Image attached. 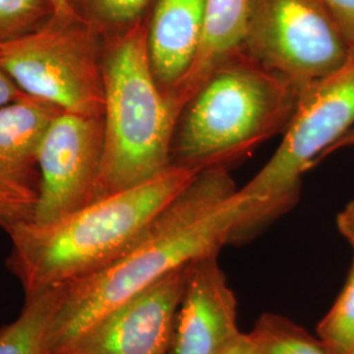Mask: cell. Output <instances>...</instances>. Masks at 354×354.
Wrapping results in <instances>:
<instances>
[{
	"label": "cell",
	"mask_w": 354,
	"mask_h": 354,
	"mask_svg": "<svg viewBox=\"0 0 354 354\" xmlns=\"http://www.w3.org/2000/svg\"><path fill=\"white\" fill-rule=\"evenodd\" d=\"M256 207L230 169L198 174L121 257L64 285L49 330L51 354L67 352L99 317L153 282L203 254L221 252Z\"/></svg>",
	"instance_id": "cell-1"
},
{
	"label": "cell",
	"mask_w": 354,
	"mask_h": 354,
	"mask_svg": "<svg viewBox=\"0 0 354 354\" xmlns=\"http://www.w3.org/2000/svg\"><path fill=\"white\" fill-rule=\"evenodd\" d=\"M198 174L169 165L140 185L115 192L64 218L11 231L8 266L26 297L102 270L130 250Z\"/></svg>",
	"instance_id": "cell-2"
},
{
	"label": "cell",
	"mask_w": 354,
	"mask_h": 354,
	"mask_svg": "<svg viewBox=\"0 0 354 354\" xmlns=\"http://www.w3.org/2000/svg\"><path fill=\"white\" fill-rule=\"evenodd\" d=\"M299 92L243 49L215 66L176 121L169 165L196 174L226 168L283 133Z\"/></svg>",
	"instance_id": "cell-3"
},
{
	"label": "cell",
	"mask_w": 354,
	"mask_h": 354,
	"mask_svg": "<svg viewBox=\"0 0 354 354\" xmlns=\"http://www.w3.org/2000/svg\"><path fill=\"white\" fill-rule=\"evenodd\" d=\"M104 152L99 198L149 181L169 167L177 114L149 59L146 17L104 37Z\"/></svg>",
	"instance_id": "cell-4"
},
{
	"label": "cell",
	"mask_w": 354,
	"mask_h": 354,
	"mask_svg": "<svg viewBox=\"0 0 354 354\" xmlns=\"http://www.w3.org/2000/svg\"><path fill=\"white\" fill-rule=\"evenodd\" d=\"M354 127V46L346 59L299 95L295 112L276 152L241 192L257 207L241 230V241L286 213L297 203L302 176L326 159Z\"/></svg>",
	"instance_id": "cell-5"
},
{
	"label": "cell",
	"mask_w": 354,
	"mask_h": 354,
	"mask_svg": "<svg viewBox=\"0 0 354 354\" xmlns=\"http://www.w3.org/2000/svg\"><path fill=\"white\" fill-rule=\"evenodd\" d=\"M104 37L68 15L0 45V64L28 96L64 112L104 115Z\"/></svg>",
	"instance_id": "cell-6"
},
{
	"label": "cell",
	"mask_w": 354,
	"mask_h": 354,
	"mask_svg": "<svg viewBox=\"0 0 354 354\" xmlns=\"http://www.w3.org/2000/svg\"><path fill=\"white\" fill-rule=\"evenodd\" d=\"M241 49L302 93L351 49L322 0H250Z\"/></svg>",
	"instance_id": "cell-7"
},
{
	"label": "cell",
	"mask_w": 354,
	"mask_h": 354,
	"mask_svg": "<svg viewBox=\"0 0 354 354\" xmlns=\"http://www.w3.org/2000/svg\"><path fill=\"white\" fill-rule=\"evenodd\" d=\"M104 118L61 112L38 153L39 190L30 222L46 225L99 200Z\"/></svg>",
	"instance_id": "cell-8"
},
{
	"label": "cell",
	"mask_w": 354,
	"mask_h": 354,
	"mask_svg": "<svg viewBox=\"0 0 354 354\" xmlns=\"http://www.w3.org/2000/svg\"><path fill=\"white\" fill-rule=\"evenodd\" d=\"M178 268L99 317L67 352L168 354L187 279Z\"/></svg>",
	"instance_id": "cell-9"
},
{
	"label": "cell",
	"mask_w": 354,
	"mask_h": 354,
	"mask_svg": "<svg viewBox=\"0 0 354 354\" xmlns=\"http://www.w3.org/2000/svg\"><path fill=\"white\" fill-rule=\"evenodd\" d=\"M218 256L207 253L187 266L168 354H222L241 335L236 298Z\"/></svg>",
	"instance_id": "cell-10"
},
{
	"label": "cell",
	"mask_w": 354,
	"mask_h": 354,
	"mask_svg": "<svg viewBox=\"0 0 354 354\" xmlns=\"http://www.w3.org/2000/svg\"><path fill=\"white\" fill-rule=\"evenodd\" d=\"M206 0H153L146 16L152 74L169 102L203 42Z\"/></svg>",
	"instance_id": "cell-11"
},
{
	"label": "cell",
	"mask_w": 354,
	"mask_h": 354,
	"mask_svg": "<svg viewBox=\"0 0 354 354\" xmlns=\"http://www.w3.org/2000/svg\"><path fill=\"white\" fill-rule=\"evenodd\" d=\"M57 105L23 95L0 106V190L37 203L38 153Z\"/></svg>",
	"instance_id": "cell-12"
},
{
	"label": "cell",
	"mask_w": 354,
	"mask_h": 354,
	"mask_svg": "<svg viewBox=\"0 0 354 354\" xmlns=\"http://www.w3.org/2000/svg\"><path fill=\"white\" fill-rule=\"evenodd\" d=\"M250 0H206L203 42L188 75L174 92L169 104L177 117L215 66L234 51L244 38Z\"/></svg>",
	"instance_id": "cell-13"
},
{
	"label": "cell",
	"mask_w": 354,
	"mask_h": 354,
	"mask_svg": "<svg viewBox=\"0 0 354 354\" xmlns=\"http://www.w3.org/2000/svg\"><path fill=\"white\" fill-rule=\"evenodd\" d=\"M64 286L26 297L21 314L0 327V354H51L49 330Z\"/></svg>",
	"instance_id": "cell-14"
},
{
	"label": "cell",
	"mask_w": 354,
	"mask_h": 354,
	"mask_svg": "<svg viewBox=\"0 0 354 354\" xmlns=\"http://www.w3.org/2000/svg\"><path fill=\"white\" fill-rule=\"evenodd\" d=\"M64 12L102 37L121 33L147 16L153 0H59Z\"/></svg>",
	"instance_id": "cell-15"
},
{
	"label": "cell",
	"mask_w": 354,
	"mask_h": 354,
	"mask_svg": "<svg viewBox=\"0 0 354 354\" xmlns=\"http://www.w3.org/2000/svg\"><path fill=\"white\" fill-rule=\"evenodd\" d=\"M250 335L264 354H332L317 336L273 313L259 317Z\"/></svg>",
	"instance_id": "cell-16"
},
{
	"label": "cell",
	"mask_w": 354,
	"mask_h": 354,
	"mask_svg": "<svg viewBox=\"0 0 354 354\" xmlns=\"http://www.w3.org/2000/svg\"><path fill=\"white\" fill-rule=\"evenodd\" d=\"M317 337L332 354H348L354 345V261L342 292L317 326Z\"/></svg>",
	"instance_id": "cell-17"
},
{
	"label": "cell",
	"mask_w": 354,
	"mask_h": 354,
	"mask_svg": "<svg viewBox=\"0 0 354 354\" xmlns=\"http://www.w3.org/2000/svg\"><path fill=\"white\" fill-rule=\"evenodd\" d=\"M55 15L53 0H0V45L37 30Z\"/></svg>",
	"instance_id": "cell-18"
},
{
	"label": "cell",
	"mask_w": 354,
	"mask_h": 354,
	"mask_svg": "<svg viewBox=\"0 0 354 354\" xmlns=\"http://www.w3.org/2000/svg\"><path fill=\"white\" fill-rule=\"evenodd\" d=\"M35 207L36 201L0 190V227L8 232L21 223L30 222L35 215Z\"/></svg>",
	"instance_id": "cell-19"
},
{
	"label": "cell",
	"mask_w": 354,
	"mask_h": 354,
	"mask_svg": "<svg viewBox=\"0 0 354 354\" xmlns=\"http://www.w3.org/2000/svg\"><path fill=\"white\" fill-rule=\"evenodd\" d=\"M328 8L342 33L349 42L354 46V0H322Z\"/></svg>",
	"instance_id": "cell-20"
},
{
	"label": "cell",
	"mask_w": 354,
	"mask_h": 354,
	"mask_svg": "<svg viewBox=\"0 0 354 354\" xmlns=\"http://www.w3.org/2000/svg\"><path fill=\"white\" fill-rule=\"evenodd\" d=\"M336 223L340 234L354 250V200L345 205V207L337 214Z\"/></svg>",
	"instance_id": "cell-21"
},
{
	"label": "cell",
	"mask_w": 354,
	"mask_h": 354,
	"mask_svg": "<svg viewBox=\"0 0 354 354\" xmlns=\"http://www.w3.org/2000/svg\"><path fill=\"white\" fill-rule=\"evenodd\" d=\"M23 95L24 92H21V89L16 86V83L6 73V70L0 64V106H4L17 100Z\"/></svg>",
	"instance_id": "cell-22"
},
{
	"label": "cell",
	"mask_w": 354,
	"mask_h": 354,
	"mask_svg": "<svg viewBox=\"0 0 354 354\" xmlns=\"http://www.w3.org/2000/svg\"><path fill=\"white\" fill-rule=\"evenodd\" d=\"M222 354H264L250 333H241Z\"/></svg>",
	"instance_id": "cell-23"
},
{
	"label": "cell",
	"mask_w": 354,
	"mask_h": 354,
	"mask_svg": "<svg viewBox=\"0 0 354 354\" xmlns=\"http://www.w3.org/2000/svg\"><path fill=\"white\" fill-rule=\"evenodd\" d=\"M354 147V127L342 137V140H339L333 147L329 153L332 152L339 151L342 149H352Z\"/></svg>",
	"instance_id": "cell-24"
},
{
	"label": "cell",
	"mask_w": 354,
	"mask_h": 354,
	"mask_svg": "<svg viewBox=\"0 0 354 354\" xmlns=\"http://www.w3.org/2000/svg\"><path fill=\"white\" fill-rule=\"evenodd\" d=\"M53 1H54L55 7H57L58 15H67V13L64 12V8H62V6H61V1H59V0H53ZM68 16H71V15H68Z\"/></svg>",
	"instance_id": "cell-25"
},
{
	"label": "cell",
	"mask_w": 354,
	"mask_h": 354,
	"mask_svg": "<svg viewBox=\"0 0 354 354\" xmlns=\"http://www.w3.org/2000/svg\"><path fill=\"white\" fill-rule=\"evenodd\" d=\"M348 354H354V345L353 346H352V349H351V351H349V353Z\"/></svg>",
	"instance_id": "cell-26"
},
{
	"label": "cell",
	"mask_w": 354,
	"mask_h": 354,
	"mask_svg": "<svg viewBox=\"0 0 354 354\" xmlns=\"http://www.w3.org/2000/svg\"><path fill=\"white\" fill-rule=\"evenodd\" d=\"M62 354H79V353H75V352H64V353H62Z\"/></svg>",
	"instance_id": "cell-27"
}]
</instances>
